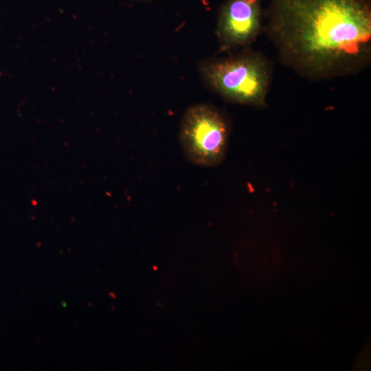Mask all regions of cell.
<instances>
[{"label": "cell", "instance_id": "obj_1", "mask_svg": "<svg viewBox=\"0 0 371 371\" xmlns=\"http://www.w3.org/2000/svg\"><path fill=\"white\" fill-rule=\"evenodd\" d=\"M267 16L282 60L304 76L351 74L370 62V0H270Z\"/></svg>", "mask_w": 371, "mask_h": 371}, {"label": "cell", "instance_id": "obj_2", "mask_svg": "<svg viewBox=\"0 0 371 371\" xmlns=\"http://www.w3.org/2000/svg\"><path fill=\"white\" fill-rule=\"evenodd\" d=\"M207 85L227 100L262 106L271 80V68L265 58L245 52L227 58L209 60L200 65Z\"/></svg>", "mask_w": 371, "mask_h": 371}, {"label": "cell", "instance_id": "obj_3", "mask_svg": "<svg viewBox=\"0 0 371 371\" xmlns=\"http://www.w3.org/2000/svg\"><path fill=\"white\" fill-rule=\"evenodd\" d=\"M229 135L227 118L211 105L192 106L182 118L180 144L188 159L196 166L212 167L220 164L227 152Z\"/></svg>", "mask_w": 371, "mask_h": 371}, {"label": "cell", "instance_id": "obj_4", "mask_svg": "<svg viewBox=\"0 0 371 371\" xmlns=\"http://www.w3.org/2000/svg\"><path fill=\"white\" fill-rule=\"evenodd\" d=\"M262 0H227L221 6L216 30L223 50L252 43L262 27Z\"/></svg>", "mask_w": 371, "mask_h": 371}]
</instances>
